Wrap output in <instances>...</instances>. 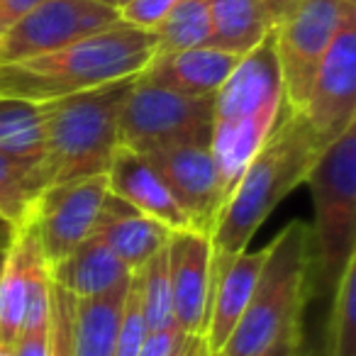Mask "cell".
<instances>
[{
    "instance_id": "cell-4",
    "label": "cell",
    "mask_w": 356,
    "mask_h": 356,
    "mask_svg": "<svg viewBox=\"0 0 356 356\" xmlns=\"http://www.w3.org/2000/svg\"><path fill=\"white\" fill-rule=\"evenodd\" d=\"M132 83L134 79L115 81L37 105L44 188L108 173L120 149V113Z\"/></svg>"
},
{
    "instance_id": "cell-38",
    "label": "cell",
    "mask_w": 356,
    "mask_h": 356,
    "mask_svg": "<svg viewBox=\"0 0 356 356\" xmlns=\"http://www.w3.org/2000/svg\"><path fill=\"white\" fill-rule=\"evenodd\" d=\"M293 356H310V354H307V351H305V346H300V349H298Z\"/></svg>"
},
{
    "instance_id": "cell-17",
    "label": "cell",
    "mask_w": 356,
    "mask_h": 356,
    "mask_svg": "<svg viewBox=\"0 0 356 356\" xmlns=\"http://www.w3.org/2000/svg\"><path fill=\"white\" fill-rule=\"evenodd\" d=\"M266 249L261 252H242L218 278L210 281L208 317H205L203 339L210 354H218L239 325L252 298L254 283L264 266Z\"/></svg>"
},
{
    "instance_id": "cell-9",
    "label": "cell",
    "mask_w": 356,
    "mask_h": 356,
    "mask_svg": "<svg viewBox=\"0 0 356 356\" xmlns=\"http://www.w3.org/2000/svg\"><path fill=\"white\" fill-rule=\"evenodd\" d=\"M115 22L118 10L98 0H42L0 35V64L49 54Z\"/></svg>"
},
{
    "instance_id": "cell-5",
    "label": "cell",
    "mask_w": 356,
    "mask_h": 356,
    "mask_svg": "<svg viewBox=\"0 0 356 356\" xmlns=\"http://www.w3.org/2000/svg\"><path fill=\"white\" fill-rule=\"evenodd\" d=\"M266 259L239 325L220 356H259L283 334L302 325L312 281L310 225L293 220L266 244Z\"/></svg>"
},
{
    "instance_id": "cell-43",
    "label": "cell",
    "mask_w": 356,
    "mask_h": 356,
    "mask_svg": "<svg viewBox=\"0 0 356 356\" xmlns=\"http://www.w3.org/2000/svg\"><path fill=\"white\" fill-rule=\"evenodd\" d=\"M8 232H10V229H6V232H0V239H3V237H6V234H8Z\"/></svg>"
},
{
    "instance_id": "cell-37",
    "label": "cell",
    "mask_w": 356,
    "mask_h": 356,
    "mask_svg": "<svg viewBox=\"0 0 356 356\" xmlns=\"http://www.w3.org/2000/svg\"><path fill=\"white\" fill-rule=\"evenodd\" d=\"M266 3H268V6H271V10H276V8L281 6L283 0H266Z\"/></svg>"
},
{
    "instance_id": "cell-26",
    "label": "cell",
    "mask_w": 356,
    "mask_h": 356,
    "mask_svg": "<svg viewBox=\"0 0 356 356\" xmlns=\"http://www.w3.org/2000/svg\"><path fill=\"white\" fill-rule=\"evenodd\" d=\"M139 283V296H142L144 320L149 332L161 330L173 322L171 310V281H168V257L166 247L156 252L144 266L132 271Z\"/></svg>"
},
{
    "instance_id": "cell-36",
    "label": "cell",
    "mask_w": 356,
    "mask_h": 356,
    "mask_svg": "<svg viewBox=\"0 0 356 356\" xmlns=\"http://www.w3.org/2000/svg\"><path fill=\"white\" fill-rule=\"evenodd\" d=\"M124 3H127V0H110V6H113L115 10H118V8H122Z\"/></svg>"
},
{
    "instance_id": "cell-30",
    "label": "cell",
    "mask_w": 356,
    "mask_h": 356,
    "mask_svg": "<svg viewBox=\"0 0 356 356\" xmlns=\"http://www.w3.org/2000/svg\"><path fill=\"white\" fill-rule=\"evenodd\" d=\"M186 339H188V334L176 322H171V325L161 327V330L147 332L137 356H173L186 344Z\"/></svg>"
},
{
    "instance_id": "cell-14",
    "label": "cell",
    "mask_w": 356,
    "mask_h": 356,
    "mask_svg": "<svg viewBox=\"0 0 356 356\" xmlns=\"http://www.w3.org/2000/svg\"><path fill=\"white\" fill-rule=\"evenodd\" d=\"M239 59L242 56L227 54L213 47L154 54L137 81L178 95H188V98H205L222 88Z\"/></svg>"
},
{
    "instance_id": "cell-25",
    "label": "cell",
    "mask_w": 356,
    "mask_h": 356,
    "mask_svg": "<svg viewBox=\"0 0 356 356\" xmlns=\"http://www.w3.org/2000/svg\"><path fill=\"white\" fill-rule=\"evenodd\" d=\"M0 152L42 156V122L35 103L0 98Z\"/></svg>"
},
{
    "instance_id": "cell-42",
    "label": "cell",
    "mask_w": 356,
    "mask_h": 356,
    "mask_svg": "<svg viewBox=\"0 0 356 356\" xmlns=\"http://www.w3.org/2000/svg\"><path fill=\"white\" fill-rule=\"evenodd\" d=\"M344 3H349V6H356V0H344Z\"/></svg>"
},
{
    "instance_id": "cell-10",
    "label": "cell",
    "mask_w": 356,
    "mask_h": 356,
    "mask_svg": "<svg viewBox=\"0 0 356 356\" xmlns=\"http://www.w3.org/2000/svg\"><path fill=\"white\" fill-rule=\"evenodd\" d=\"M105 195H108L105 176L47 186L37 195L27 222L35 232L47 268L69 257L83 239L93 234Z\"/></svg>"
},
{
    "instance_id": "cell-40",
    "label": "cell",
    "mask_w": 356,
    "mask_h": 356,
    "mask_svg": "<svg viewBox=\"0 0 356 356\" xmlns=\"http://www.w3.org/2000/svg\"><path fill=\"white\" fill-rule=\"evenodd\" d=\"M184 346H186V344H184ZM184 346H181V349H178V351H176V354H173V356H181V354H184Z\"/></svg>"
},
{
    "instance_id": "cell-39",
    "label": "cell",
    "mask_w": 356,
    "mask_h": 356,
    "mask_svg": "<svg viewBox=\"0 0 356 356\" xmlns=\"http://www.w3.org/2000/svg\"><path fill=\"white\" fill-rule=\"evenodd\" d=\"M6 229H10V227H8V225L3 222V220H0V232H6Z\"/></svg>"
},
{
    "instance_id": "cell-16",
    "label": "cell",
    "mask_w": 356,
    "mask_h": 356,
    "mask_svg": "<svg viewBox=\"0 0 356 356\" xmlns=\"http://www.w3.org/2000/svg\"><path fill=\"white\" fill-rule=\"evenodd\" d=\"M171 234L173 232L168 227L142 215L110 191L93 227V237H98L129 271H137L154 254L161 252Z\"/></svg>"
},
{
    "instance_id": "cell-21",
    "label": "cell",
    "mask_w": 356,
    "mask_h": 356,
    "mask_svg": "<svg viewBox=\"0 0 356 356\" xmlns=\"http://www.w3.org/2000/svg\"><path fill=\"white\" fill-rule=\"evenodd\" d=\"M127 281L90 298H74V356H115Z\"/></svg>"
},
{
    "instance_id": "cell-35",
    "label": "cell",
    "mask_w": 356,
    "mask_h": 356,
    "mask_svg": "<svg viewBox=\"0 0 356 356\" xmlns=\"http://www.w3.org/2000/svg\"><path fill=\"white\" fill-rule=\"evenodd\" d=\"M0 356H13V344H8V341H0Z\"/></svg>"
},
{
    "instance_id": "cell-3",
    "label": "cell",
    "mask_w": 356,
    "mask_h": 356,
    "mask_svg": "<svg viewBox=\"0 0 356 356\" xmlns=\"http://www.w3.org/2000/svg\"><path fill=\"white\" fill-rule=\"evenodd\" d=\"M271 32L239 59L213 105V149L222 203L286 108ZM222 208V205H220Z\"/></svg>"
},
{
    "instance_id": "cell-1",
    "label": "cell",
    "mask_w": 356,
    "mask_h": 356,
    "mask_svg": "<svg viewBox=\"0 0 356 356\" xmlns=\"http://www.w3.org/2000/svg\"><path fill=\"white\" fill-rule=\"evenodd\" d=\"M327 144L312 132L307 120L286 105L276 127L249 159L242 176L229 191L210 229V281L218 278L242 252L254 232L266 222L278 203L305 184Z\"/></svg>"
},
{
    "instance_id": "cell-6",
    "label": "cell",
    "mask_w": 356,
    "mask_h": 356,
    "mask_svg": "<svg viewBox=\"0 0 356 356\" xmlns=\"http://www.w3.org/2000/svg\"><path fill=\"white\" fill-rule=\"evenodd\" d=\"M305 184L315 208L312 268L322 286L334 291L346 264L356 259V122L327 144Z\"/></svg>"
},
{
    "instance_id": "cell-29",
    "label": "cell",
    "mask_w": 356,
    "mask_h": 356,
    "mask_svg": "<svg viewBox=\"0 0 356 356\" xmlns=\"http://www.w3.org/2000/svg\"><path fill=\"white\" fill-rule=\"evenodd\" d=\"M176 3L178 0H127L122 8H118V15L124 25L154 32Z\"/></svg>"
},
{
    "instance_id": "cell-2",
    "label": "cell",
    "mask_w": 356,
    "mask_h": 356,
    "mask_svg": "<svg viewBox=\"0 0 356 356\" xmlns=\"http://www.w3.org/2000/svg\"><path fill=\"white\" fill-rule=\"evenodd\" d=\"M154 54V32L115 22L49 54L0 64V98L40 105L115 81L137 79Z\"/></svg>"
},
{
    "instance_id": "cell-32",
    "label": "cell",
    "mask_w": 356,
    "mask_h": 356,
    "mask_svg": "<svg viewBox=\"0 0 356 356\" xmlns=\"http://www.w3.org/2000/svg\"><path fill=\"white\" fill-rule=\"evenodd\" d=\"M300 346H302V325L296 327V330H291L288 334H283L276 344H271L259 356H293ZM213 356H220V354H213Z\"/></svg>"
},
{
    "instance_id": "cell-13",
    "label": "cell",
    "mask_w": 356,
    "mask_h": 356,
    "mask_svg": "<svg viewBox=\"0 0 356 356\" xmlns=\"http://www.w3.org/2000/svg\"><path fill=\"white\" fill-rule=\"evenodd\" d=\"M171 310L186 334H203L210 300V237L195 229L173 232L166 244Z\"/></svg>"
},
{
    "instance_id": "cell-15",
    "label": "cell",
    "mask_w": 356,
    "mask_h": 356,
    "mask_svg": "<svg viewBox=\"0 0 356 356\" xmlns=\"http://www.w3.org/2000/svg\"><path fill=\"white\" fill-rule=\"evenodd\" d=\"M105 181H108L110 193L122 198L124 203L137 208L147 218L161 222L171 232L191 229V222L184 215V210L178 208L176 200L171 198V193L159 178V173L152 168V163L139 154L120 147L115 152L113 161H110Z\"/></svg>"
},
{
    "instance_id": "cell-12",
    "label": "cell",
    "mask_w": 356,
    "mask_h": 356,
    "mask_svg": "<svg viewBox=\"0 0 356 356\" xmlns=\"http://www.w3.org/2000/svg\"><path fill=\"white\" fill-rule=\"evenodd\" d=\"M159 173L176 205L188 218L191 229L210 234L222 205L220 178L210 144H176L139 154Z\"/></svg>"
},
{
    "instance_id": "cell-19",
    "label": "cell",
    "mask_w": 356,
    "mask_h": 356,
    "mask_svg": "<svg viewBox=\"0 0 356 356\" xmlns=\"http://www.w3.org/2000/svg\"><path fill=\"white\" fill-rule=\"evenodd\" d=\"M37 257L40 247L30 222L25 220L10 232V242L0 266V341L13 344L20 332L30 291V271Z\"/></svg>"
},
{
    "instance_id": "cell-23",
    "label": "cell",
    "mask_w": 356,
    "mask_h": 356,
    "mask_svg": "<svg viewBox=\"0 0 356 356\" xmlns=\"http://www.w3.org/2000/svg\"><path fill=\"white\" fill-rule=\"evenodd\" d=\"M156 54L208 47L210 42V8L208 0H178L154 30Z\"/></svg>"
},
{
    "instance_id": "cell-27",
    "label": "cell",
    "mask_w": 356,
    "mask_h": 356,
    "mask_svg": "<svg viewBox=\"0 0 356 356\" xmlns=\"http://www.w3.org/2000/svg\"><path fill=\"white\" fill-rule=\"evenodd\" d=\"M147 332H149V327H147V320H144L139 283H137V276L132 273V276H129V283H127V293H124L122 312H120L115 356H137Z\"/></svg>"
},
{
    "instance_id": "cell-22",
    "label": "cell",
    "mask_w": 356,
    "mask_h": 356,
    "mask_svg": "<svg viewBox=\"0 0 356 356\" xmlns=\"http://www.w3.org/2000/svg\"><path fill=\"white\" fill-rule=\"evenodd\" d=\"M44 191L40 159L0 152V220L10 229L30 218L37 195Z\"/></svg>"
},
{
    "instance_id": "cell-7",
    "label": "cell",
    "mask_w": 356,
    "mask_h": 356,
    "mask_svg": "<svg viewBox=\"0 0 356 356\" xmlns=\"http://www.w3.org/2000/svg\"><path fill=\"white\" fill-rule=\"evenodd\" d=\"M354 15L356 6L344 0H283L273 10V51L281 69L286 103L296 113L305 103L312 76L334 35Z\"/></svg>"
},
{
    "instance_id": "cell-11",
    "label": "cell",
    "mask_w": 356,
    "mask_h": 356,
    "mask_svg": "<svg viewBox=\"0 0 356 356\" xmlns=\"http://www.w3.org/2000/svg\"><path fill=\"white\" fill-rule=\"evenodd\" d=\"M298 113L307 120L322 144L334 142L356 122V15L334 35Z\"/></svg>"
},
{
    "instance_id": "cell-20",
    "label": "cell",
    "mask_w": 356,
    "mask_h": 356,
    "mask_svg": "<svg viewBox=\"0 0 356 356\" xmlns=\"http://www.w3.org/2000/svg\"><path fill=\"white\" fill-rule=\"evenodd\" d=\"M208 47L244 56L271 32L273 10L266 0H208Z\"/></svg>"
},
{
    "instance_id": "cell-8",
    "label": "cell",
    "mask_w": 356,
    "mask_h": 356,
    "mask_svg": "<svg viewBox=\"0 0 356 356\" xmlns=\"http://www.w3.org/2000/svg\"><path fill=\"white\" fill-rule=\"evenodd\" d=\"M215 95L188 98L134 79L120 113V147L134 154L176 144H210Z\"/></svg>"
},
{
    "instance_id": "cell-33",
    "label": "cell",
    "mask_w": 356,
    "mask_h": 356,
    "mask_svg": "<svg viewBox=\"0 0 356 356\" xmlns=\"http://www.w3.org/2000/svg\"><path fill=\"white\" fill-rule=\"evenodd\" d=\"M181 356H213V354H210L203 334H188L186 346H184V354H181Z\"/></svg>"
},
{
    "instance_id": "cell-34",
    "label": "cell",
    "mask_w": 356,
    "mask_h": 356,
    "mask_svg": "<svg viewBox=\"0 0 356 356\" xmlns=\"http://www.w3.org/2000/svg\"><path fill=\"white\" fill-rule=\"evenodd\" d=\"M13 232V229H10ZM10 232L6 234V237L0 239V266H3V257H6V247H8V242H10Z\"/></svg>"
},
{
    "instance_id": "cell-41",
    "label": "cell",
    "mask_w": 356,
    "mask_h": 356,
    "mask_svg": "<svg viewBox=\"0 0 356 356\" xmlns=\"http://www.w3.org/2000/svg\"><path fill=\"white\" fill-rule=\"evenodd\" d=\"M98 3H105V6H110V0H98ZM110 8H113V6H110Z\"/></svg>"
},
{
    "instance_id": "cell-31",
    "label": "cell",
    "mask_w": 356,
    "mask_h": 356,
    "mask_svg": "<svg viewBox=\"0 0 356 356\" xmlns=\"http://www.w3.org/2000/svg\"><path fill=\"white\" fill-rule=\"evenodd\" d=\"M40 3L42 0H0V35Z\"/></svg>"
},
{
    "instance_id": "cell-18",
    "label": "cell",
    "mask_w": 356,
    "mask_h": 356,
    "mask_svg": "<svg viewBox=\"0 0 356 356\" xmlns=\"http://www.w3.org/2000/svg\"><path fill=\"white\" fill-rule=\"evenodd\" d=\"M129 276L132 271L93 234L49 268L51 283L74 298L98 296Z\"/></svg>"
},
{
    "instance_id": "cell-28",
    "label": "cell",
    "mask_w": 356,
    "mask_h": 356,
    "mask_svg": "<svg viewBox=\"0 0 356 356\" xmlns=\"http://www.w3.org/2000/svg\"><path fill=\"white\" fill-rule=\"evenodd\" d=\"M47 356H74V296L54 283H51V327Z\"/></svg>"
},
{
    "instance_id": "cell-24",
    "label": "cell",
    "mask_w": 356,
    "mask_h": 356,
    "mask_svg": "<svg viewBox=\"0 0 356 356\" xmlns=\"http://www.w3.org/2000/svg\"><path fill=\"white\" fill-rule=\"evenodd\" d=\"M325 356H356V259L346 264L334 286Z\"/></svg>"
}]
</instances>
